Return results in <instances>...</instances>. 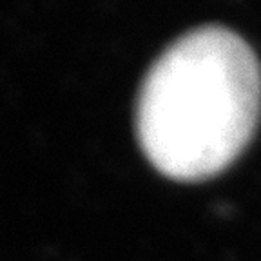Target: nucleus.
Segmentation results:
<instances>
[{
	"mask_svg": "<svg viewBox=\"0 0 261 261\" xmlns=\"http://www.w3.org/2000/svg\"><path fill=\"white\" fill-rule=\"evenodd\" d=\"M261 67L250 45L221 25L185 33L149 67L135 127L152 167L176 181L227 169L256 130Z\"/></svg>",
	"mask_w": 261,
	"mask_h": 261,
	"instance_id": "nucleus-1",
	"label": "nucleus"
}]
</instances>
